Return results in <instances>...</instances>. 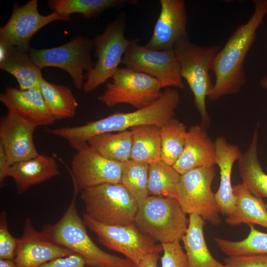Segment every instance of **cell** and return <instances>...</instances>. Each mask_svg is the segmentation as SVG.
<instances>
[{"label":"cell","mask_w":267,"mask_h":267,"mask_svg":"<svg viewBox=\"0 0 267 267\" xmlns=\"http://www.w3.org/2000/svg\"><path fill=\"white\" fill-rule=\"evenodd\" d=\"M180 99L177 89L168 88L149 105L131 112H116L103 118L74 127L47 129L46 132L66 139L75 149L93 136L151 125L160 128L174 118Z\"/></svg>","instance_id":"6da1fadb"},{"label":"cell","mask_w":267,"mask_h":267,"mask_svg":"<svg viewBox=\"0 0 267 267\" xmlns=\"http://www.w3.org/2000/svg\"><path fill=\"white\" fill-rule=\"evenodd\" d=\"M253 3L255 9L249 20L236 28L215 57L211 70L215 81L208 96L211 100L238 93L246 84L245 58L267 13V0H253Z\"/></svg>","instance_id":"7a4b0ae2"},{"label":"cell","mask_w":267,"mask_h":267,"mask_svg":"<svg viewBox=\"0 0 267 267\" xmlns=\"http://www.w3.org/2000/svg\"><path fill=\"white\" fill-rule=\"evenodd\" d=\"M77 195L74 192L70 204L57 222L44 225L45 237L81 256L87 265L93 267H137L127 258L104 251L92 240L77 209Z\"/></svg>","instance_id":"3957f363"},{"label":"cell","mask_w":267,"mask_h":267,"mask_svg":"<svg viewBox=\"0 0 267 267\" xmlns=\"http://www.w3.org/2000/svg\"><path fill=\"white\" fill-rule=\"evenodd\" d=\"M174 49L182 78L186 80L193 93L195 107L200 115V125L206 130L210 125L211 118L207 110L206 100L213 87L209 71L221 48L218 45L200 46L187 40L178 44Z\"/></svg>","instance_id":"277c9868"},{"label":"cell","mask_w":267,"mask_h":267,"mask_svg":"<svg viewBox=\"0 0 267 267\" xmlns=\"http://www.w3.org/2000/svg\"><path fill=\"white\" fill-rule=\"evenodd\" d=\"M176 198L148 196L138 206L134 223L143 233L161 244L180 241L188 220Z\"/></svg>","instance_id":"5b68a950"},{"label":"cell","mask_w":267,"mask_h":267,"mask_svg":"<svg viewBox=\"0 0 267 267\" xmlns=\"http://www.w3.org/2000/svg\"><path fill=\"white\" fill-rule=\"evenodd\" d=\"M80 197L85 213L98 222L110 225L134 222L138 205L121 183H107L84 189Z\"/></svg>","instance_id":"8992f818"},{"label":"cell","mask_w":267,"mask_h":267,"mask_svg":"<svg viewBox=\"0 0 267 267\" xmlns=\"http://www.w3.org/2000/svg\"><path fill=\"white\" fill-rule=\"evenodd\" d=\"M125 26L124 19L120 18L110 23L101 34L93 39L97 61L87 72L83 88L86 93L94 91L107 82L119 68L125 53L134 41L126 38Z\"/></svg>","instance_id":"52a82bcc"},{"label":"cell","mask_w":267,"mask_h":267,"mask_svg":"<svg viewBox=\"0 0 267 267\" xmlns=\"http://www.w3.org/2000/svg\"><path fill=\"white\" fill-rule=\"evenodd\" d=\"M110 79L105 91L97 96L108 107L126 103L140 109L157 100L162 93L156 79L126 67L119 68Z\"/></svg>","instance_id":"ba28073f"},{"label":"cell","mask_w":267,"mask_h":267,"mask_svg":"<svg viewBox=\"0 0 267 267\" xmlns=\"http://www.w3.org/2000/svg\"><path fill=\"white\" fill-rule=\"evenodd\" d=\"M215 175V166L191 170L181 175L177 193L178 200L186 214L198 215L218 225L221 223V212L212 190Z\"/></svg>","instance_id":"9c48e42d"},{"label":"cell","mask_w":267,"mask_h":267,"mask_svg":"<svg viewBox=\"0 0 267 267\" xmlns=\"http://www.w3.org/2000/svg\"><path fill=\"white\" fill-rule=\"evenodd\" d=\"M85 224L109 249L121 253L138 267L148 255L163 251L162 244L143 233L134 222L126 225H110L98 222L83 213Z\"/></svg>","instance_id":"30bf717a"},{"label":"cell","mask_w":267,"mask_h":267,"mask_svg":"<svg viewBox=\"0 0 267 267\" xmlns=\"http://www.w3.org/2000/svg\"><path fill=\"white\" fill-rule=\"evenodd\" d=\"M93 47L90 39L77 37L59 46L46 49L31 48L30 55L41 70L47 67L60 68L71 77L76 88H84V71L88 72L93 66L91 51Z\"/></svg>","instance_id":"8fae6325"},{"label":"cell","mask_w":267,"mask_h":267,"mask_svg":"<svg viewBox=\"0 0 267 267\" xmlns=\"http://www.w3.org/2000/svg\"><path fill=\"white\" fill-rule=\"evenodd\" d=\"M122 63L127 68L154 78L159 81L162 89L184 88L174 49L152 50L139 44L138 39H134Z\"/></svg>","instance_id":"7c38bea8"},{"label":"cell","mask_w":267,"mask_h":267,"mask_svg":"<svg viewBox=\"0 0 267 267\" xmlns=\"http://www.w3.org/2000/svg\"><path fill=\"white\" fill-rule=\"evenodd\" d=\"M122 163L101 155L88 143L80 146L71 161L70 174L74 192L107 183H121Z\"/></svg>","instance_id":"4fadbf2b"},{"label":"cell","mask_w":267,"mask_h":267,"mask_svg":"<svg viewBox=\"0 0 267 267\" xmlns=\"http://www.w3.org/2000/svg\"><path fill=\"white\" fill-rule=\"evenodd\" d=\"M38 7L37 0H31L22 6L14 5L10 18L0 27V44L29 52L30 40L38 31L54 21L69 20L56 11L43 15Z\"/></svg>","instance_id":"5bb4252c"},{"label":"cell","mask_w":267,"mask_h":267,"mask_svg":"<svg viewBox=\"0 0 267 267\" xmlns=\"http://www.w3.org/2000/svg\"><path fill=\"white\" fill-rule=\"evenodd\" d=\"M160 12L152 36L146 47L155 50L174 49L180 42L189 40L185 2L160 0Z\"/></svg>","instance_id":"9a60e30c"},{"label":"cell","mask_w":267,"mask_h":267,"mask_svg":"<svg viewBox=\"0 0 267 267\" xmlns=\"http://www.w3.org/2000/svg\"><path fill=\"white\" fill-rule=\"evenodd\" d=\"M74 253L47 239L38 231L30 218H27L22 236L18 238L13 260L16 267H40L54 259Z\"/></svg>","instance_id":"2e32d148"},{"label":"cell","mask_w":267,"mask_h":267,"mask_svg":"<svg viewBox=\"0 0 267 267\" xmlns=\"http://www.w3.org/2000/svg\"><path fill=\"white\" fill-rule=\"evenodd\" d=\"M36 128L27 120L11 112H8L1 118L0 144L3 147L10 165L39 154L33 138Z\"/></svg>","instance_id":"e0dca14e"},{"label":"cell","mask_w":267,"mask_h":267,"mask_svg":"<svg viewBox=\"0 0 267 267\" xmlns=\"http://www.w3.org/2000/svg\"><path fill=\"white\" fill-rule=\"evenodd\" d=\"M0 101L13 113L36 127L53 124L55 119L49 112L40 87L22 90L7 87L0 94Z\"/></svg>","instance_id":"ac0fdd59"},{"label":"cell","mask_w":267,"mask_h":267,"mask_svg":"<svg viewBox=\"0 0 267 267\" xmlns=\"http://www.w3.org/2000/svg\"><path fill=\"white\" fill-rule=\"evenodd\" d=\"M216 147V164L220 168V182L215 193L221 213L226 217L234 211L236 201L231 182L234 163L238 161L242 153L239 147L227 141L225 137L217 136L214 141Z\"/></svg>","instance_id":"d6986e66"},{"label":"cell","mask_w":267,"mask_h":267,"mask_svg":"<svg viewBox=\"0 0 267 267\" xmlns=\"http://www.w3.org/2000/svg\"><path fill=\"white\" fill-rule=\"evenodd\" d=\"M199 124L187 130L182 153L173 167L180 174L195 168L216 165L215 142Z\"/></svg>","instance_id":"ffe728a7"},{"label":"cell","mask_w":267,"mask_h":267,"mask_svg":"<svg viewBox=\"0 0 267 267\" xmlns=\"http://www.w3.org/2000/svg\"><path fill=\"white\" fill-rule=\"evenodd\" d=\"M60 174L58 165L53 156L39 154L37 156L10 166L7 178H13L18 194L30 187Z\"/></svg>","instance_id":"44dd1931"},{"label":"cell","mask_w":267,"mask_h":267,"mask_svg":"<svg viewBox=\"0 0 267 267\" xmlns=\"http://www.w3.org/2000/svg\"><path fill=\"white\" fill-rule=\"evenodd\" d=\"M0 51V69L16 78L20 89L40 87L44 79L41 69L35 64L29 52L2 44Z\"/></svg>","instance_id":"7402d4cb"},{"label":"cell","mask_w":267,"mask_h":267,"mask_svg":"<svg viewBox=\"0 0 267 267\" xmlns=\"http://www.w3.org/2000/svg\"><path fill=\"white\" fill-rule=\"evenodd\" d=\"M236 198L233 212L225 219L230 225L258 224L267 228V203L253 195L243 183L232 186Z\"/></svg>","instance_id":"603a6c76"},{"label":"cell","mask_w":267,"mask_h":267,"mask_svg":"<svg viewBox=\"0 0 267 267\" xmlns=\"http://www.w3.org/2000/svg\"><path fill=\"white\" fill-rule=\"evenodd\" d=\"M205 221L198 215H189L188 227L181 240L188 267H225L214 258L207 247L203 231Z\"/></svg>","instance_id":"cb8c5ba5"},{"label":"cell","mask_w":267,"mask_h":267,"mask_svg":"<svg viewBox=\"0 0 267 267\" xmlns=\"http://www.w3.org/2000/svg\"><path fill=\"white\" fill-rule=\"evenodd\" d=\"M258 141V133L256 130L249 148L237 161L238 170L242 183L253 195L267 198V174L259 162Z\"/></svg>","instance_id":"d4e9b609"},{"label":"cell","mask_w":267,"mask_h":267,"mask_svg":"<svg viewBox=\"0 0 267 267\" xmlns=\"http://www.w3.org/2000/svg\"><path fill=\"white\" fill-rule=\"evenodd\" d=\"M87 143L109 160L123 163L131 159L132 146L131 130L99 134L89 138Z\"/></svg>","instance_id":"484cf974"},{"label":"cell","mask_w":267,"mask_h":267,"mask_svg":"<svg viewBox=\"0 0 267 267\" xmlns=\"http://www.w3.org/2000/svg\"><path fill=\"white\" fill-rule=\"evenodd\" d=\"M131 131L132 134L131 160L148 164L161 160L160 128L146 125L133 128Z\"/></svg>","instance_id":"4316f807"},{"label":"cell","mask_w":267,"mask_h":267,"mask_svg":"<svg viewBox=\"0 0 267 267\" xmlns=\"http://www.w3.org/2000/svg\"><path fill=\"white\" fill-rule=\"evenodd\" d=\"M40 90L47 108L55 120L72 118L78 102L69 88L49 83L43 79Z\"/></svg>","instance_id":"83f0119b"},{"label":"cell","mask_w":267,"mask_h":267,"mask_svg":"<svg viewBox=\"0 0 267 267\" xmlns=\"http://www.w3.org/2000/svg\"><path fill=\"white\" fill-rule=\"evenodd\" d=\"M181 175L173 167L160 160L149 164V196L178 199L177 187Z\"/></svg>","instance_id":"f1b7e54d"},{"label":"cell","mask_w":267,"mask_h":267,"mask_svg":"<svg viewBox=\"0 0 267 267\" xmlns=\"http://www.w3.org/2000/svg\"><path fill=\"white\" fill-rule=\"evenodd\" d=\"M123 0H49L48 7L70 20L73 13H80L86 18L96 17L105 10L123 5Z\"/></svg>","instance_id":"f546056e"},{"label":"cell","mask_w":267,"mask_h":267,"mask_svg":"<svg viewBox=\"0 0 267 267\" xmlns=\"http://www.w3.org/2000/svg\"><path fill=\"white\" fill-rule=\"evenodd\" d=\"M160 131L161 160L174 166L183 150L187 130L181 122L173 118L160 128Z\"/></svg>","instance_id":"4dcf8cb0"},{"label":"cell","mask_w":267,"mask_h":267,"mask_svg":"<svg viewBox=\"0 0 267 267\" xmlns=\"http://www.w3.org/2000/svg\"><path fill=\"white\" fill-rule=\"evenodd\" d=\"M248 236L240 241H232L218 237L214 240L220 250L228 257L267 255V233L249 225Z\"/></svg>","instance_id":"1f68e13d"},{"label":"cell","mask_w":267,"mask_h":267,"mask_svg":"<svg viewBox=\"0 0 267 267\" xmlns=\"http://www.w3.org/2000/svg\"><path fill=\"white\" fill-rule=\"evenodd\" d=\"M149 164L129 160L122 163L121 184L136 200L138 206L149 196L148 193Z\"/></svg>","instance_id":"d6a6232c"},{"label":"cell","mask_w":267,"mask_h":267,"mask_svg":"<svg viewBox=\"0 0 267 267\" xmlns=\"http://www.w3.org/2000/svg\"><path fill=\"white\" fill-rule=\"evenodd\" d=\"M7 213L0 214V259L13 260L15 256L18 238L12 235L7 226Z\"/></svg>","instance_id":"836d02e7"},{"label":"cell","mask_w":267,"mask_h":267,"mask_svg":"<svg viewBox=\"0 0 267 267\" xmlns=\"http://www.w3.org/2000/svg\"><path fill=\"white\" fill-rule=\"evenodd\" d=\"M161 244L163 251L162 267H188L186 254L179 241Z\"/></svg>","instance_id":"e575fe53"},{"label":"cell","mask_w":267,"mask_h":267,"mask_svg":"<svg viewBox=\"0 0 267 267\" xmlns=\"http://www.w3.org/2000/svg\"><path fill=\"white\" fill-rule=\"evenodd\" d=\"M224 261L225 267H267V255L228 257Z\"/></svg>","instance_id":"d590c367"},{"label":"cell","mask_w":267,"mask_h":267,"mask_svg":"<svg viewBox=\"0 0 267 267\" xmlns=\"http://www.w3.org/2000/svg\"><path fill=\"white\" fill-rule=\"evenodd\" d=\"M86 265L87 264L83 257L74 253L54 259L40 267H86Z\"/></svg>","instance_id":"8d00e7d4"},{"label":"cell","mask_w":267,"mask_h":267,"mask_svg":"<svg viewBox=\"0 0 267 267\" xmlns=\"http://www.w3.org/2000/svg\"><path fill=\"white\" fill-rule=\"evenodd\" d=\"M7 157L2 145L0 144V186L2 187L7 178V173L10 167Z\"/></svg>","instance_id":"74e56055"},{"label":"cell","mask_w":267,"mask_h":267,"mask_svg":"<svg viewBox=\"0 0 267 267\" xmlns=\"http://www.w3.org/2000/svg\"><path fill=\"white\" fill-rule=\"evenodd\" d=\"M159 254L152 253L146 256L137 267H158Z\"/></svg>","instance_id":"f35d334b"},{"label":"cell","mask_w":267,"mask_h":267,"mask_svg":"<svg viewBox=\"0 0 267 267\" xmlns=\"http://www.w3.org/2000/svg\"><path fill=\"white\" fill-rule=\"evenodd\" d=\"M0 267H16L12 260L0 259Z\"/></svg>","instance_id":"ab89813d"},{"label":"cell","mask_w":267,"mask_h":267,"mask_svg":"<svg viewBox=\"0 0 267 267\" xmlns=\"http://www.w3.org/2000/svg\"><path fill=\"white\" fill-rule=\"evenodd\" d=\"M260 84L261 86L264 88L265 89L267 90V76H265L263 77L260 80Z\"/></svg>","instance_id":"60d3db41"}]
</instances>
